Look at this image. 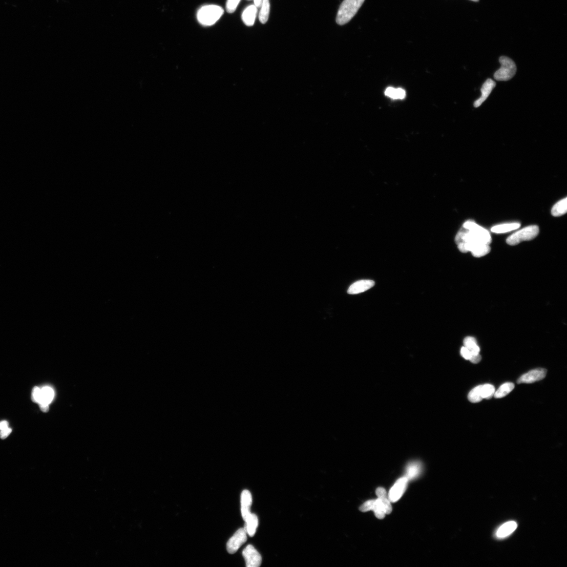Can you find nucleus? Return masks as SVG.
I'll use <instances>...</instances> for the list:
<instances>
[{"instance_id": "nucleus-28", "label": "nucleus", "mask_w": 567, "mask_h": 567, "mask_svg": "<svg viewBox=\"0 0 567 567\" xmlns=\"http://www.w3.org/2000/svg\"><path fill=\"white\" fill-rule=\"evenodd\" d=\"M41 399V389L36 387L33 389L32 393V400L33 402L39 403Z\"/></svg>"}, {"instance_id": "nucleus-18", "label": "nucleus", "mask_w": 567, "mask_h": 567, "mask_svg": "<svg viewBox=\"0 0 567 567\" xmlns=\"http://www.w3.org/2000/svg\"><path fill=\"white\" fill-rule=\"evenodd\" d=\"M463 344L464 346L471 352L473 356L480 354V348L478 345L477 340L474 337H471V336L466 337L464 339Z\"/></svg>"}, {"instance_id": "nucleus-34", "label": "nucleus", "mask_w": 567, "mask_h": 567, "mask_svg": "<svg viewBox=\"0 0 567 567\" xmlns=\"http://www.w3.org/2000/svg\"><path fill=\"white\" fill-rule=\"evenodd\" d=\"M482 360V357L479 354L478 355L472 356L470 361L475 364L479 363Z\"/></svg>"}, {"instance_id": "nucleus-17", "label": "nucleus", "mask_w": 567, "mask_h": 567, "mask_svg": "<svg viewBox=\"0 0 567 567\" xmlns=\"http://www.w3.org/2000/svg\"><path fill=\"white\" fill-rule=\"evenodd\" d=\"M521 227V224L518 223L504 224V225H498L493 227L492 229V232L495 233H504L510 232L513 230L519 229Z\"/></svg>"}, {"instance_id": "nucleus-8", "label": "nucleus", "mask_w": 567, "mask_h": 567, "mask_svg": "<svg viewBox=\"0 0 567 567\" xmlns=\"http://www.w3.org/2000/svg\"><path fill=\"white\" fill-rule=\"evenodd\" d=\"M408 480L405 477L399 479L391 488L389 493V500L395 503L400 500L407 489Z\"/></svg>"}, {"instance_id": "nucleus-16", "label": "nucleus", "mask_w": 567, "mask_h": 567, "mask_svg": "<svg viewBox=\"0 0 567 567\" xmlns=\"http://www.w3.org/2000/svg\"><path fill=\"white\" fill-rule=\"evenodd\" d=\"M246 522V526H245L244 528L246 529L247 534L250 537H253L255 534L258 525L257 516L254 514L251 513Z\"/></svg>"}, {"instance_id": "nucleus-32", "label": "nucleus", "mask_w": 567, "mask_h": 567, "mask_svg": "<svg viewBox=\"0 0 567 567\" xmlns=\"http://www.w3.org/2000/svg\"><path fill=\"white\" fill-rule=\"evenodd\" d=\"M376 495L379 499L387 498V494L386 489L382 487H378L376 489Z\"/></svg>"}, {"instance_id": "nucleus-21", "label": "nucleus", "mask_w": 567, "mask_h": 567, "mask_svg": "<svg viewBox=\"0 0 567 567\" xmlns=\"http://www.w3.org/2000/svg\"><path fill=\"white\" fill-rule=\"evenodd\" d=\"M567 198L558 202L557 204L552 208L551 210V214L554 216H561L567 213Z\"/></svg>"}, {"instance_id": "nucleus-4", "label": "nucleus", "mask_w": 567, "mask_h": 567, "mask_svg": "<svg viewBox=\"0 0 567 567\" xmlns=\"http://www.w3.org/2000/svg\"><path fill=\"white\" fill-rule=\"evenodd\" d=\"M540 232V229L537 226H531L517 231L509 236L506 242L510 246H516L524 241L533 240Z\"/></svg>"}, {"instance_id": "nucleus-5", "label": "nucleus", "mask_w": 567, "mask_h": 567, "mask_svg": "<svg viewBox=\"0 0 567 567\" xmlns=\"http://www.w3.org/2000/svg\"><path fill=\"white\" fill-rule=\"evenodd\" d=\"M459 250L462 253L471 252L473 256L481 257L488 254L491 251L488 244L478 243H462L458 245Z\"/></svg>"}, {"instance_id": "nucleus-15", "label": "nucleus", "mask_w": 567, "mask_h": 567, "mask_svg": "<svg viewBox=\"0 0 567 567\" xmlns=\"http://www.w3.org/2000/svg\"><path fill=\"white\" fill-rule=\"evenodd\" d=\"M421 471L422 465L420 462H412L407 467L405 478L408 481L415 479L419 477Z\"/></svg>"}, {"instance_id": "nucleus-3", "label": "nucleus", "mask_w": 567, "mask_h": 567, "mask_svg": "<svg viewBox=\"0 0 567 567\" xmlns=\"http://www.w3.org/2000/svg\"><path fill=\"white\" fill-rule=\"evenodd\" d=\"M499 61L501 67L494 73L495 80L498 81H508L512 79L517 71V67L515 62L512 59L505 57V56L501 57Z\"/></svg>"}, {"instance_id": "nucleus-24", "label": "nucleus", "mask_w": 567, "mask_h": 567, "mask_svg": "<svg viewBox=\"0 0 567 567\" xmlns=\"http://www.w3.org/2000/svg\"><path fill=\"white\" fill-rule=\"evenodd\" d=\"M376 517L378 519L382 520L384 519L386 512L382 504L381 501L379 499H378L375 501V505L373 509Z\"/></svg>"}, {"instance_id": "nucleus-38", "label": "nucleus", "mask_w": 567, "mask_h": 567, "mask_svg": "<svg viewBox=\"0 0 567 567\" xmlns=\"http://www.w3.org/2000/svg\"><path fill=\"white\" fill-rule=\"evenodd\" d=\"M471 1H472L474 2H478V1H479V0H471Z\"/></svg>"}, {"instance_id": "nucleus-7", "label": "nucleus", "mask_w": 567, "mask_h": 567, "mask_svg": "<svg viewBox=\"0 0 567 567\" xmlns=\"http://www.w3.org/2000/svg\"><path fill=\"white\" fill-rule=\"evenodd\" d=\"M246 561L247 567H258L261 565L262 559L261 555L254 546L249 545L242 552Z\"/></svg>"}, {"instance_id": "nucleus-6", "label": "nucleus", "mask_w": 567, "mask_h": 567, "mask_svg": "<svg viewBox=\"0 0 567 567\" xmlns=\"http://www.w3.org/2000/svg\"><path fill=\"white\" fill-rule=\"evenodd\" d=\"M247 541V533L246 529L244 528L238 529L227 543V548L229 554H234Z\"/></svg>"}, {"instance_id": "nucleus-11", "label": "nucleus", "mask_w": 567, "mask_h": 567, "mask_svg": "<svg viewBox=\"0 0 567 567\" xmlns=\"http://www.w3.org/2000/svg\"><path fill=\"white\" fill-rule=\"evenodd\" d=\"M241 514L243 520L246 521L251 515V507L252 504V496L248 490H244L241 496Z\"/></svg>"}, {"instance_id": "nucleus-29", "label": "nucleus", "mask_w": 567, "mask_h": 567, "mask_svg": "<svg viewBox=\"0 0 567 567\" xmlns=\"http://www.w3.org/2000/svg\"><path fill=\"white\" fill-rule=\"evenodd\" d=\"M379 499L382 503L386 514H390L392 512V510H393V507H392L391 505L390 501L387 498Z\"/></svg>"}, {"instance_id": "nucleus-23", "label": "nucleus", "mask_w": 567, "mask_h": 567, "mask_svg": "<svg viewBox=\"0 0 567 567\" xmlns=\"http://www.w3.org/2000/svg\"><path fill=\"white\" fill-rule=\"evenodd\" d=\"M495 387L492 384L480 385V394L482 399H490L494 396Z\"/></svg>"}, {"instance_id": "nucleus-26", "label": "nucleus", "mask_w": 567, "mask_h": 567, "mask_svg": "<svg viewBox=\"0 0 567 567\" xmlns=\"http://www.w3.org/2000/svg\"><path fill=\"white\" fill-rule=\"evenodd\" d=\"M241 0H227L226 10L229 13H233L237 9Z\"/></svg>"}, {"instance_id": "nucleus-31", "label": "nucleus", "mask_w": 567, "mask_h": 567, "mask_svg": "<svg viewBox=\"0 0 567 567\" xmlns=\"http://www.w3.org/2000/svg\"><path fill=\"white\" fill-rule=\"evenodd\" d=\"M405 97V92L402 88H395L394 99H403Z\"/></svg>"}, {"instance_id": "nucleus-27", "label": "nucleus", "mask_w": 567, "mask_h": 567, "mask_svg": "<svg viewBox=\"0 0 567 567\" xmlns=\"http://www.w3.org/2000/svg\"><path fill=\"white\" fill-rule=\"evenodd\" d=\"M375 501L374 500H369L362 504L359 507V510L362 512H367L368 511L373 510L374 507Z\"/></svg>"}, {"instance_id": "nucleus-19", "label": "nucleus", "mask_w": 567, "mask_h": 567, "mask_svg": "<svg viewBox=\"0 0 567 567\" xmlns=\"http://www.w3.org/2000/svg\"><path fill=\"white\" fill-rule=\"evenodd\" d=\"M54 397V391L50 387H44L41 389V399L39 404H50Z\"/></svg>"}, {"instance_id": "nucleus-33", "label": "nucleus", "mask_w": 567, "mask_h": 567, "mask_svg": "<svg viewBox=\"0 0 567 567\" xmlns=\"http://www.w3.org/2000/svg\"><path fill=\"white\" fill-rule=\"evenodd\" d=\"M12 429L8 427L6 429L0 431V438L1 439H5L8 438L12 432Z\"/></svg>"}, {"instance_id": "nucleus-1", "label": "nucleus", "mask_w": 567, "mask_h": 567, "mask_svg": "<svg viewBox=\"0 0 567 567\" xmlns=\"http://www.w3.org/2000/svg\"><path fill=\"white\" fill-rule=\"evenodd\" d=\"M224 10L218 5L209 4L201 7L197 14L198 22L203 26H210L215 24L224 14Z\"/></svg>"}, {"instance_id": "nucleus-12", "label": "nucleus", "mask_w": 567, "mask_h": 567, "mask_svg": "<svg viewBox=\"0 0 567 567\" xmlns=\"http://www.w3.org/2000/svg\"><path fill=\"white\" fill-rule=\"evenodd\" d=\"M375 282L372 280H361L352 284L348 290V293L353 295L365 292L375 286Z\"/></svg>"}, {"instance_id": "nucleus-9", "label": "nucleus", "mask_w": 567, "mask_h": 567, "mask_svg": "<svg viewBox=\"0 0 567 567\" xmlns=\"http://www.w3.org/2000/svg\"><path fill=\"white\" fill-rule=\"evenodd\" d=\"M547 370L545 369L538 368L530 371L528 373L522 375L517 380V383H532L544 379L547 374Z\"/></svg>"}, {"instance_id": "nucleus-14", "label": "nucleus", "mask_w": 567, "mask_h": 567, "mask_svg": "<svg viewBox=\"0 0 567 567\" xmlns=\"http://www.w3.org/2000/svg\"><path fill=\"white\" fill-rule=\"evenodd\" d=\"M517 527V524L514 521H510L504 524L496 531V535L497 537L502 538H505L516 530Z\"/></svg>"}, {"instance_id": "nucleus-20", "label": "nucleus", "mask_w": 567, "mask_h": 567, "mask_svg": "<svg viewBox=\"0 0 567 567\" xmlns=\"http://www.w3.org/2000/svg\"><path fill=\"white\" fill-rule=\"evenodd\" d=\"M515 388V385L512 382H506L503 384L498 390L495 392L494 397L496 399L502 398L508 395Z\"/></svg>"}, {"instance_id": "nucleus-35", "label": "nucleus", "mask_w": 567, "mask_h": 567, "mask_svg": "<svg viewBox=\"0 0 567 567\" xmlns=\"http://www.w3.org/2000/svg\"><path fill=\"white\" fill-rule=\"evenodd\" d=\"M8 427H9V423L8 422H7L6 421H2L1 422H0V431L2 430L6 429L7 428H8Z\"/></svg>"}, {"instance_id": "nucleus-37", "label": "nucleus", "mask_w": 567, "mask_h": 567, "mask_svg": "<svg viewBox=\"0 0 567 567\" xmlns=\"http://www.w3.org/2000/svg\"><path fill=\"white\" fill-rule=\"evenodd\" d=\"M263 0H254V5L257 8H261Z\"/></svg>"}, {"instance_id": "nucleus-10", "label": "nucleus", "mask_w": 567, "mask_h": 567, "mask_svg": "<svg viewBox=\"0 0 567 567\" xmlns=\"http://www.w3.org/2000/svg\"><path fill=\"white\" fill-rule=\"evenodd\" d=\"M496 85V84L495 82L492 79H488L483 84L481 88L482 95L480 99L475 101L474 103V107L478 108L480 107L486 100Z\"/></svg>"}, {"instance_id": "nucleus-22", "label": "nucleus", "mask_w": 567, "mask_h": 567, "mask_svg": "<svg viewBox=\"0 0 567 567\" xmlns=\"http://www.w3.org/2000/svg\"><path fill=\"white\" fill-rule=\"evenodd\" d=\"M270 12V0H263L261 10L259 13V20L261 23L265 24L268 22Z\"/></svg>"}, {"instance_id": "nucleus-2", "label": "nucleus", "mask_w": 567, "mask_h": 567, "mask_svg": "<svg viewBox=\"0 0 567 567\" xmlns=\"http://www.w3.org/2000/svg\"><path fill=\"white\" fill-rule=\"evenodd\" d=\"M365 0H344L339 7L336 22L344 25L349 22L358 11Z\"/></svg>"}, {"instance_id": "nucleus-30", "label": "nucleus", "mask_w": 567, "mask_h": 567, "mask_svg": "<svg viewBox=\"0 0 567 567\" xmlns=\"http://www.w3.org/2000/svg\"><path fill=\"white\" fill-rule=\"evenodd\" d=\"M461 355L465 359L468 360H470L473 356L471 352L464 346L461 348Z\"/></svg>"}, {"instance_id": "nucleus-13", "label": "nucleus", "mask_w": 567, "mask_h": 567, "mask_svg": "<svg viewBox=\"0 0 567 567\" xmlns=\"http://www.w3.org/2000/svg\"><path fill=\"white\" fill-rule=\"evenodd\" d=\"M257 8L254 5L247 7L242 14V20L245 24L252 26L254 24L257 16Z\"/></svg>"}, {"instance_id": "nucleus-25", "label": "nucleus", "mask_w": 567, "mask_h": 567, "mask_svg": "<svg viewBox=\"0 0 567 567\" xmlns=\"http://www.w3.org/2000/svg\"><path fill=\"white\" fill-rule=\"evenodd\" d=\"M468 399L472 403L481 402L483 399L480 394V386H477L472 389L468 395Z\"/></svg>"}, {"instance_id": "nucleus-36", "label": "nucleus", "mask_w": 567, "mask_h": 567, "mask_svg": "<svg viewBox=\"0 0 567 567\" xmlns=\"http://www.w3.org/2000/svg\"><path fill=\"white\" fill-rule=\"evenodd\" d=\"M41 410L43 412H47L49 410V405L45 404H39Z\"/></svg>"}]
</instances>
